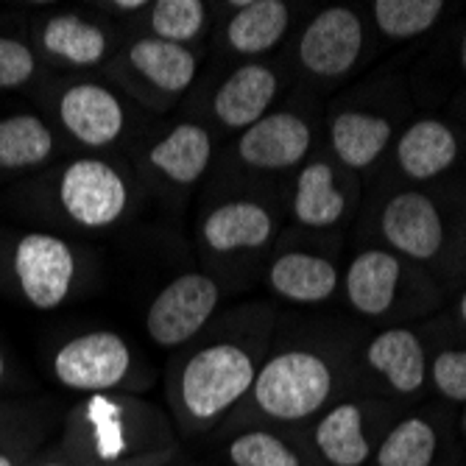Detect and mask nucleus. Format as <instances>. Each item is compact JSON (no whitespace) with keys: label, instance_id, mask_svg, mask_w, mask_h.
<instances>
[{"label":"nucleus","instance_id":"nucleus-1","mask_svg":"<svg viewBox=\"0 0 466 466\" xmlns=\"http://www.w3.org/2000/svg\"><path fill=\"white\" fill-rule=\"evenodd\" d=\"M258 363L240 344H213L198 350L179 371L174 405L190 431H201L235 408L254 386Z\"/></svg>","mask_w":466,"mask_h":466},{"label":"nucleus","instance_id":"nucleus-2","mask_svg":"<svg viewBox=\"0 0 466 466\" xmlns=\"http://www.w3.org/2000/svg\"><path fill=\"white\" fill-rule=\"evenodd\" d=\"M335 377L324 358L288 350L266 360L254 377V402L274 421H302L319 413L332 397Z\"/></svg>","mask_w":466,"mask_h":466},{"label":"nucleus","instance_id":"nucleus-3","mask_svg":"<svg viewBox=\"0 0 466 466\" xmlns=\"http://www.w3.org/2000/svg\"><path fill=\"white\" fill-rule=\"evenodd\" d=\"M78 419L84 421V431H87L84 433L90 444L87 461L96 466H115L123 461L165 452L159 447L165 421L148 405L96 394L81 408Z\"/></svg>","mask_w":466,"mask_h":466},{"label":"nucleus","instance_id":"nucleus-4","mask_svg":"<svg viewBox=\"0 0 466 466\" xmlns=\"http://www.w3.org/2000/svg\"><path fill=\"white\" fill-rule=\"evenodd\" d=\"M135 358L129 344L117 332L98 329L70 338L54 355L56 380L81 394H104L123 386L132 374Z\"/></svg>","mask_w":466,"mask_h":466},{"label":"nucleus","instance_id":"nucleus-5","mask_svg":"<svg viewBox=\"0 0 466 466\" xmlns=\"http://www.w3.org/2000/svg\"><path fill=\"white\" fill-rule=\"evenodd\" d=\"M56 196L65 216L84 229L112 227L129 207V187L117 167L104 159L70 162L59 177Z\"/></svg>","mask_w":466,"mask_h":466},{"label":"nucleus","instance_id":"nucleus-6","mask_svg":"<svg viewBox=\"0 0 466 466\" xmlns=\"http://www.w3.org/2000/svg\"><path fill=\"white\" fill-rule=\"evenodd\" d=\"M221 299L218 285L204 274H182L167 282L148 308L146 329L157 347L174 350L187 344L190 338L209 321Z\"/></svg>","mask_w":466,"mask_h":466},{"label":"nucleus","instance_id":"nucleus-7","mask_svg":"<svg viewBox=\"0 0 466 466\" xmlns=\"http://www.w3.org/2000/svg\"><path fill=\"white\" fill-rule=\"evenodd\" d=\"M12 266L31 308L56 310L65 305L76 277V254L67 240L48 232H28L15 246Z\"/></svg>","mask_w":466,"mask_h":466},{"label":"nucleus","instance_id":"nucleus-8","mask_svg":"<svg viewBox=\"0 0 466 466\" xmlns=\"http://www.w3.org/2000/svg\"><path fill=\"white\" fill-rule=\"evenodd\" d=\"M363 48V25L360 17L347 6H332L316 15L302 39L299 59L313 76H344L360 56Z\"/></svg>","mask_w":466,"mask_h":466},{"label":"nucleus","instance_id":"nucleus-9","mask_svg":"<svg viewBox=\"0 0 466 466\" xmlns=\"http://www.w3.org/2000/svg\"><path fill=\"white\" fill-rule=\"evenodd\" d=\"M310 126L293 112H274L243 129L238 154L246 165L260 171H282L302 162L310 151Z\"/></svg>","mask_w":466,"mask_h":466},{"label":"nucleus","instance_id":"nucleus-10","mask_svg":"<svg viewBox=\"0 0 466 466\" xmlns=\"http://www.w3.org/2000/svg\"><path fill=\"white\" fill-rule=\"evenodd\" d=\"M386 240L413 260H431L441 251L444 221L439 207L421 193L394 196L380 218Z\"/></svg>","mask_w":466,"mask_h":466},{"label":"nucleus","instance_id":"nucleus-11","mask_svg":"<svg viewBox=\"0 0 466 466\" xmlns=\"http://www.w3.org/2000/svg\"><path fill=\"white\" fill-rule=\"evenodd\" d=\"M59 120L65 129L84 146L101 148L120 137L126 115L115 93L101 84H73L59 98Z\"/></svg>","mask_w":466,"mask_h":466},{"label":"nucleus","instance_id":"nucleus-12","mask_svg":"<svg viewBox=\"0 0 466 466\" xmlns=\"http://www.w3.org/2000/svg\"><path fill=\"white\" fill-rule=\"evenodd\" d=\"M277 96V73L266 65L238 67L216 93V117L229 129H248L268 115Z\"/></svg>","mask_w":466,"mask_h":466},{"label":"nucleus","instance_id":"nucleus-13","mask_svg":"<svg viewBox=\"0 0 466 466\" xmlns=\"http://www.w3.org/2000/svg\"><path fill=\"white\" fill-rule=\"evenodd\" d=\"M455 157H458L455 132L436 117L416 120L397 143V162L402 167V174L416 182H428L450 171Z\"/></svg>","mask_w":466,"mask_h":466},{"label":"nucleus","instance_id":"nucleus-14","mask_svg":"<svg viewBox=\"0 0 466 466\" xmlns=\"http://www.w3.org/2000/svg\"><path fill=\"white\" fill-rule=\"evenodd\" d=\"M369 366L389 380V386L397 394H413L425 386V347L410 329L394 327L371 338L366 350Z\"/></svg>","mask_w":466,"mask_h":466},{"label":"nucleus","instance_id":"nucleus-15","mask_svg":"<svg viewBox=\"0 0 466 466\" xmlns=\"http://www.w3.org/2000/svg\"><path fill=\"white\" fill-rule=\"evenodd\" d=\"M274 221L268 209L254 201H227L204 218L201 238L213 251L260 248L271 240Z\"/></svg>","mask_w":466,"mask_h":466},{"label":"nucleus","instance_id":"nucleus-16","mask_svg":"<svg viewBox=\"0 0 466 466\" xmlns=\"http://www.w3.org/2000/svg\"><path fill=\"white\" fill-rule=\"evenodd\" d=\"M402 266L394 254L369 248L350 263L347 271V296L350 305L360 316H383L397 296Z\"/></svg>","mask_w":466,"mask_h":466},{"label":"nucleus","instance_id":"nucleus-17","mask_svg":"<svg viewBox=\"0 0 466 466\" xmlns=\"http://www.w3.org/2000/svg\"><path fill=\"white\" fill-rule=\"evenodd\" d=\"M268 285L277 296L299 305H319L335 293L338 268L308 251H288L274 260L268 271Z\"/></svg>","mask_w":466,"mask_h":466},{"label":"nucleus","instance_id":"nucleus-18","mask_svg":"<svg viewBox=\"0 0 466 466\" xmlns=\"http://www.w3.org/2000/svg\"><path fill=\"white\" fill-rule=\"evenodd\" d=\"M316 450L329 466H363L371 458V444L363 428V408L341 402L329 408L316 425Z\"/></svg>","mask_w":466,"mask_h":466},{"label":"nucleus","instance_id":"nucleus-19","mask_svg":"<svg viewBox=\"0 0 466 466\" xmlns=\"http://www.w3.org/2000/svg\"><path fill=\"white\" fill-rule=\"evenodd\" d=\"M209 154H213V143H209V132L204 126L182 123L148 151V159L165 179L177 185H193L207 171Z\"/></svg>","mask_w":466,"mask_h":466},{"label":"nucleus","instance_id":"nucleus-20","mask_svg":"<svg viewBox=\"0 0 466 466\" xmlns=\"http://www.w3.org/2000/svg\"><path fill=\"white\" fill-rule=\"evenodd\" d=\"M129 62L162 93H185L198 70L193 51L157 36L137 39L129 48Z\"/></svg>","mask_w":466,"mask_h":466},{"label":"nucleus","instance_id":"nucleus-21","mask_svg":"<svg viewBox=\"0 0 466 466\" xmlns=\"http://www.w3.org/2000/svg\"><path fill=\"white\" fill-rule=\"evenodd\" d=\"M391 123L371 112H341L329 123V143L335 157L350 167H366L386 151Z\"/></svg>","mask_w":466,"mask_h":466},{"label":"nucleus","instance_id":"nucleus-22","mask_svg":"<svg viewBox=\"0 0 466 466\" xmlns=\"http://www.w3.org/2000/svg\"><path fill=\"white\" fill-rule=\"evenodd\" d=\"M42 48L51 56L76 65V67H93L104 62L109 51V39L101 25L87 23L76 15H56L42 25Z\"/></svg>","mask_w":466,"mask_h":466},{"label":"nucleus","instance_id":"nucleus-23","mask_svg":"<svg viewBox=\"0 0 466 466\" xmlns=\"http://www.w3.org/2000/svg\"><path fill=\"white\" fill-rule=\"evenodd\" d=\"M347 198L338 190L335 174L327 162H313L296 179V196H293V216L299 224L324 229L344 218Z\"/></svg>","mask_w":466,"mask_h":466},{"label":"nucleus","instance_id":"nucleus-24","mask_svg":"<svg viewBox=\"0 0 466 466\" xmlns=\"http://www.w3.org/2000/svg\"><path fill=\"white\" fill-rule=\"evenodd\" d=\"M235 6L238 15L229 20L227 39L238 54H263L285 36L290 12L282 0H246Z\"/></svg>","mask_w":466,"mask_h":466},{"label":"nucleus","instance_id":"nucleus-25","mask_svg":"<svg viewBox=\"0 0 466 466\" xmlns=\"http://www.w3.org/2000/svg\"><path fill=\"white\" fill-rule=\"evenodd\" d=\"M54 154V132L36 115H12L0 120V167L25 171L48 162Z\"/></svg>","mask_w":466,"mask_h":466},{"label":"nucleus","instance_id":"nucleus-26","mask_svg":"<svg viewBox=\"0 0 466 466\" xmlns=\"http://www.w3.org/2000/svg\"><path fill=\"white\" fill-rule=\"evenodd\" d=\"M439 450L436 428L428 419L410 416L402 419L400 425L380 444L374 463L377 466H431Z\"/></svg>","mask_w":466,"mask_h":466},{"label":"nucleus","instance_id":"nucleus-27","mask_svg":"<svg viewBox=\"0 0 466 466\" xmlns=\"http://www.w3.org/2000/svg\"><path fill=\"white\" fill-rule=\"evenodd\" d=\"M444 12L441 0H377L371 15L386 36L410 39L425 34Z\"/></svg>","mask_w":466,"mask_h":466},{"label":"nucleus","instance_id":"nucleus-28","mask_svg":"<svg viewBox=\"0 0 466 466\" xmlns=\"http://www.w3.org/2000/svg\"><path fill=\"white\" fill-rule=\"evenodd\" d=\"M232 466H305L302 452L271 431H246L227 447Z\"/></svg>","mask_w":466,"mask_h":466},{"label":"nucleus","instance_id":"nucleus-29","mask_svg":"<svg viewBox=\"0 0 466 466\" xmlns=\"http://www.w3.org/2000/svg\"><path fill=\"white\" fill-rule=\"evenodd\" d=\"M207 23V6L201 0H159L151 6V28L157 39L165 42H185L196 39Z\"/></svg>","mask_w":466,"mask_h":466},{"label":"nucleus","instance_id":"nucleus-30","mask_svg":"<svg viewBox=\"0 0 466 466\" xmlns=\"http://www.w3.org/2000/svg\"><path fill=\"white\" fill-rule=\"evenodd\" d=\"M36 56L20 39L0 36V90L23 87L25 81L34 78Z\"/></svg>","mask_w":466,"mask_h":466},{"label":"nucleus","instance_id":"nucleus-31","mask_svg":"<svg viewBox=\"0 0 466 466\" xmlns=\"http://www.w3.org/2000/svg\"><path fill=\"white\" fill-rule=\"evenodd\" d=\"M433 383L441 397L466 402V350H447L433 360Z\"/></svg>","mask_w":466,"mask_h":466},{"label":"nucleus","instance_id":"nucleus-32","mask_svg":"<svg viewBox=\"0 0 466 466\" xmlns=\"http://www.w3.org/2000/svg\"><path fill=\"white\" fill-rule=\"evenodd\" d=\"M171 452L174 450H165V452L143 455V458H135V461H123V463H115V466H165L167 461H171Z\"/></svg>","mask_w":466,"mask_h":466},{"label":"nucleus","instance_id":"nucleus-33","mask_svg":"<svg viewBox=\"0 0 466 466\" xmlns=\"http://www.w3.org/2000/svg\"><path fill=\"white\" fill-rule=\"evenodd\" d=\"M34 466H96V463L84 461V458H78V455H65V458H48V461L34 463Z\"/></svg>","mask_w":466,"mask_h":466},{"label":"nucleus","instance_id":"nucleus-34","mask_svg":"<svg viewBox=\"0 0 466 466\" xmlns=\"http://www.w3.org/2000/svg\"><path fill=\"white\" fill-rule=\"evenodd\" d=\"M25 455L20 452H6V450H0V466H25Z\"/></svg>","mask_w":466,"mask_h":466},{"label":"nucleus","instance_id":"nucleus-35","mask_svg":"<svg viewBox=\"0 0 466 466\" xmlns=\"http://www.w3.org/2000/svg\"><path fill=\"white\" fill-rule=\"evenodd\" d=\"M143 6H146L143 0H132V4H112V9H117V12H137Z\"/></svg>","mask_w":466,"mask_h":466},{"label":"nucleus","instance_id":"nucleus-36","mask_svg":"<svg viewBox=\"0 0 466 466\" xmlns=\"http://www.w3.org/2000/svg\"><path fill=\"white\" fill-rule=\"evenodd\" d=\"M458 313H461V321L466 324V293L461 296V302H458Z\"/></svg>","mask_w":466,"mask_h":466},{"label":"nucleus","instance_id":"nucleus-37","mask_svg":"<svg viewBox=\"0 0 466 466\" xmlns=\"http://www.w3.org/2000/svg\"><path fill=\"white\" fill-rule=\"evenodd\" d=\"M461 65L466 70V34H463V42H461Z\"/></svg>","mask_w":466,"mask_h":466},{"label":"nucleus","instance_id":"nucleus-38","mask_svg":"<svg viewBox=\"0 0 466 466\" xmlns=\"http://www.w3.org/2000/svg\"><path fill=\"white\" fill-rule=\"evenodd\" d=\"M4 374H6V360H4V352H0V380H4Z\"/></svg>","mask_w":466,"mask_h":466},{"label":"nucleus","instance_id":"nucleus-39","mask_svg":"<svg viewBox=\"0 0 466 466\" xmlns=\"http://www.w3.org/2000/svg\"><path fill=\"white\" fill-rule=\"evenodd\" d=\"M461 425H463V433H466V410H463V419H461Z\"/></svg>","mask_w":466,"mask_h":466}]
</instances>
